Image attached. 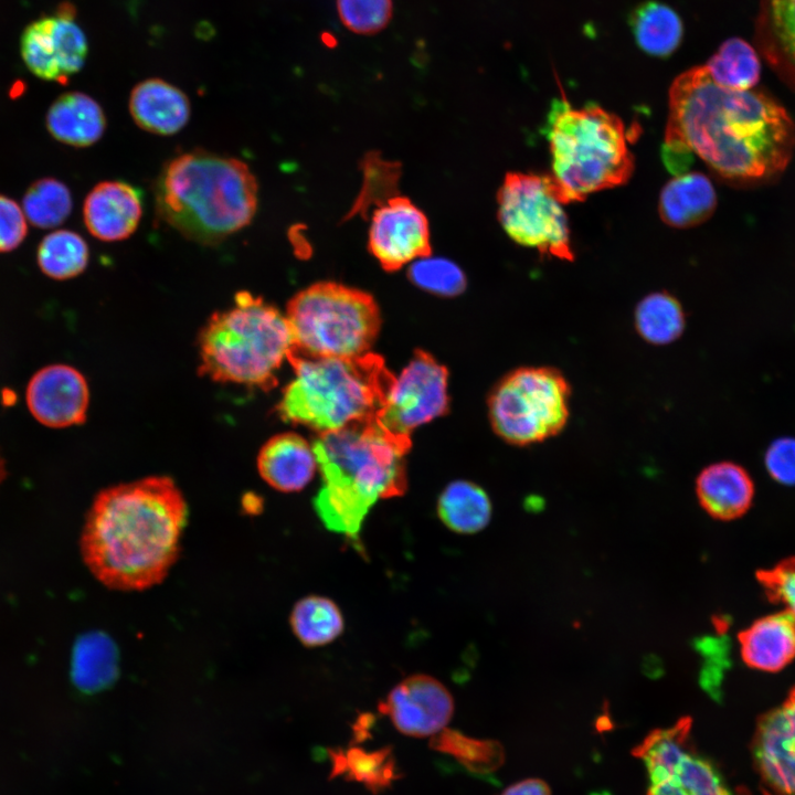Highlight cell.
I'll return each instance as SVG.
<instances>
[{"instance_id":"f35d334b","label":"cell","mask_w":795,"mask_h":795,"mask_svg":"<svg viewBox=\"0 0 795 795\" xmlns=\"http://www.w3.org/2000/svg\"><path fill=\"white\" fill-rule=\"evenodd\" d=\"M764 465L776 483L795 486V437L774 439L764 454Z\"/></svg>"},{"instance_id":"d6986e66","label":"cell","mask_w":795,"mask_h":795,"mask_svg":"<svg viewBox=\"0 0 795 795\" xmlns=\"http://www.w3.org/2000/svg\"><path fill=\"white\" fill-rule=\"evenodd\" d=\"M754 494V481L749 471L730 460L708 465L696 478L698 501L717 520L730 521L745 515Z\"/></svg>"},{"instance_id":"4316f807","label":"cell","mask_w":795,"mask_h":795,"mask_svg":"<svg viewBox=\"0 0 795 795\" xmlns=\"http://www.w3.org/2000/svg\"><path fill=\"white\" fill-rule=\"evenodd\" d=\"M491 501L487 492L468 480L448 484L437 500V515L452 531L473 534L485 529L491 518Z\"/></svg>"},{"instance_id":"52a82bcc","label":"cell","mask_w":795,"mask_h":795,"mask_svg":"<svg viewBox=\"0 0 795 795\" xmlns=\"http://www.w3.org/2000/svg\"><path fill=\"white\" fill-rule=\"evenodd\" d=\"M294 349L286 316L250 292L214 312L199 336V371L222 383L268 390Z\"/></svg>"},{"instance_id":"ab89813d","label":"cell","mask_w":795,"mask_h":795,"mask_svg":"<svg viewBox=\"0 0 795 795\" xmlns=\"http://www.w3.org/2000/svg\"><path fill=\"white\" fill-rule=\"evenodd\" d=\"M28 233L23 210L12 199L0 194V253L17 248Z\"/></svg>"},{"instance_id":"60d3db41","label":"cell","mask_w":795,"mask_h":795,"mask_svg":"<svg viewBox=\"0 0 795 795\" xmlns=\"http://www.w3.org/2000/svg\"><path fill=\"white\" fill-rule=\"evenodd\" d=\"M500 795H552V792L545 781L528 777L507 786Z\"/></svg>"},{"instance_id":"8992f818","label":"cell","mask_w":795,"mask_h":795,"mask_svg":"<svg viewBox=\"0 0 795 795\" xmlns=\"http://www.w3.org/2000/svg\"><path fill=\"white\" fill-rule=\"evenodd\" d=\"M544 132L550 177L563 204L623 186L634 172L623 120L598 105L575 108L565 97L553 99Z\"/></svg>"},{"instance_id":"83f0119b","label":"cell","mask_w":795,"mask_h":795,"mask_svg":"<svg viewBox=\"0 0 795 795\" xmlns=\"http://www.w3.org/2000/svg\"><path fill=\"white\" fill-rule=\"evenodd\" d=\"M629 25L637 45L657 57L671 55L680 45L683 25L677 12L665 3L646 1L636 7Z\"/></svg>"},{"instance_id":"277c9868","label":"cell","mask_w":795,"mask_h":795,"mask_svg":"<svg viewBox=\"0 0 795 795\" xmlns=\"http://www.w3.org/2000/svg\"><path fill=\"white\" fill-rule=\"evenodd\" d=\"M153 197L162 222L188 240L214 245L252 222L258 183L244 161L195 149L167 162Z\"/></svg>"},{"instance_id":"d4e9b609","label":"cell","mask_w":795,"mask_h":795,"mask_svg":"<svg viewBox=\"0 0 795 795\" xmlns=\"http://www.w3.org/2000/svg\"><path fill=\"white\" fill-rule=\"evenodd\" d=\"M45 123L53 138L73 147L94 145L106 128L100 105L81 92H67L57 97L46 113Z\"/></svg>"},{"instance_id":"7c38bea8","label":"cell","mask_w":795,"mask_h":795,"mask_svg":"<svg viewBox=\"0 0 795 795\" xmlns=\"http://www.w3.org/2000/svg\"><path fill=\"white\" fill-rule=\"evenodd\" d=\"M447 380L443 364L425 351H415L393 379L377 420L388 431L410 436L418 426L448 411Z\"/></svg>"},{"instance_id":"d6a6232c","label":"cell","mask_w":795,"mask_h":795,"mask_svg":"<svg viewBox=\"0 0 795 795\" xmlns=\"http://www.w3.org/2000/svg\"><path fill=\"white\" fill-rule=\"evenodd\" d=\"M22 203L26 220L39 229H52L62 224L73 206L71 191L54 178H42L33 182Z\"/></svg>"},{"instance_id":"9c48e42d","label":"cell","mask_w":795,"mask_h":795,"mask_svg":"<svg viewBox=\"0 0 795 795\" xmlns=\"http://www.w3.org/2000/svg\"><path fill=\"white\" fill-rule=\"evenodd\" d=\"M571 385L550 365L520 367L492 389L488 415L495 433L516 446L542 443L560 434L570 418Z\"/></svg>"},{"instance_id":"4fadbf2b","label":"cell","mask_w":795,"mask_h":795,"mask_svg":"<svg viewBox=\"0 0 795 795\" xmlns=\"http://www.w3.org/2000/svg\"><path fill=\"white\" fill-rule=\"evenodd\" d=\"M21 55L31 73L45 81L65 83L80 72L87 41L75 21V9L63 2L56 13L30 23L21 35Z\"/></svg>"},{"instance_id":"1f68e13d","label":"cell","mask_w":795,"mask_h":795,"mask_svg":"<svg viewBox=\"0 0 795 795\" xmlns=\"http://www.w3.org/2000/svg\"><path fill=\"white\" fill-rule=\"evenodd\" d=\"M89 250L76 232L57 230L43 237L36 251L40 269L57 280L73 278L87 267Z\"/></svg>"},{"instance_id":"d590c367","label":"cell","mask_w":795,"mask_h":795,"mask_svg":"<svg viewBox=\"0 0 795 795\" xmlns=\"http://www.w3.org/2000/svg\"><path fill=\"white\" fill-rule=\"evenodd\" d=\"M343 25L358 34L381 31L392 18V0H337Z\"/></svg>"},{"instance_id":"3957f363","label":"cell","mask_w":795,"mask_h":795,"mask_svg":"<svg viewBox=\"0 0 795 795\" xmlns=\"http://www.w3.org/2000/svg\"><path fill=\"white\" fill-rule=\"evenodd\" d=\"M410 436L384 428L377 417L318 434L312 443L322 487L314 507L326 528L357 539L371 508L406 489Z\"/></svg>"},{"instance_id":"603a6c76","label":"cell","mask_w":795,"mask_h":795,"mask_svg":"<svg viewBox=\"0 0 795 795\" xmlns=\"http://www.w3.org/2000/svg\"><path fill=\"white\" fill-rule=\"evenodd\" d=\"M717 206V193L710 179L701 172L675 176L661 189L658 212L669 226L687 229L707 221Z\"/></svg>"},{"instance_id":"e0dca14e","label":"cell","mask_w":795,"mask_h":795,"mask_svg":"<svg viewBox=\"0 0 795 795\" xmlns=\"http://www.w3.org/2000/svg\"><path fill=\"white\" fill-rule=\"evenodd\" d=\"M26 404L41 424L63 428L86 420L89 390L84 375L67 364L39 370L26 386Z\"/></svg>"},{"instance_id":"74e56055","label":"cell","mask_w":795,"mask_h":795,"mask_svg":"<svg viewBox=\"0 0 795 795\" xmlns=\"http://www.w3.org/2000/svg\"><path fill=\"white\" fill-rule=\"evenodd\" d=\"M343 762L348 763V770L356 778L365 782L368 785H386L391 777V765L389 764V752L380 751L363 753L361 750L352 749Z\"/></svg>"},{"instance_id":"2e32d148","label":"cell","mask_w":795,"mask_h":795,"mask_svg":"<svg viewBox=\"0 0 795 795\" xmlns=\"http://www.w3.org/2000/svg\"><path fill=\"white\" fill-rule=\"evenodd\" d=\"M751 750L763 795H795V689L761 717Z\"/></svg>"},{"instance_id":"5bb4252c","label":"cell","mask_w":795,"mask_h":795,"mask_svg":"<svg viewBox=\"0 0 795 795\" xmlns=\"http://www.w3.org/2000/svg\"><path fill=\"white\" fill-rule=\"evenodd\" d=\"M368 247L386 272L430 256L427 218L409 198L396 194L373 210Z\"/></svg>"},{"instance_id":"b9f144b4","label":"cell","mask_w":795,"mask_h":795,"mask_svg":"<svg viewBox=\"0 0 795 795\" xmlns=\"http://www.w3.org/2000/svg\"><path fill=\"white\" fill-rule=\"evenodd\" d=\"M6 476H7L6 464H4V459L0 452V484L3 481Z\"/></svg>"},{"instance_id":"ba28073f","label":"cell","mask_w":795,"mask_h":795,"mask_svg":"<svg viewBox=\"0 0 795 795\" xmlns=\"http://www.w3.org/2000/svg\"><path fill=\"white\" fill-rule=\"evenodd\" d=\"M285 316L294 339L292 353L309 358L369 353L381 325L370 294L336 282H318L298 292Z\"/></svg>"},{"instance_id":"7402d4cb","label":"cell","mask_w":795,"mask_h":795,"mask_svg":"<svg viewBox=\"0 0 795 795\" xmlns=\"http://www.w3.org/2000/svg\"><path fill=\"white\" fill-rule=\"evenodd\" d=\"M739 645L749 667L780 671L795 658V623L784 611L764 616L740 633Z\"/></svg>"},{"instance_id":"836d02e7","label":"cell","mask_w":795,"mask_h":795,"mask_svg":"<svg viewBox=\"0 0 795 795\" xmlns=\"http://www.w3.org/2000/svg\"><path fill=\"white\" fill-rule=\"evenodd\" d=\"M409 276L420 288L439 296H455L466 287L460 268L444 258H420L412 263Z\"/></svg>"},{"instance_id":"cb8c5ba5","label":"cell","mask_w":795,"mask_h":795,"mask_svg":"<svg viewBox=\"0 0 795 795\" xmlns=\"http://www.w3.org/2000/svg\"><path fill=\"white\" fill-rule=\"evenodd\" d=\"M756 42L772 68L795 87V0H761Z\"/></svg>"},{"instance_id":"5b68a950","label":"cell","mask_w":795,"mask_h":795,"mask_svg":"<svg viewBox=\"0 0 795 795\" xmlns=\"http://www.w3.org/2000/svg\"><path fill=\"white\" fill-rule=\"evenodd\" d=\"M294 369L276 411L282 420L319 434L374 418L393 374L375 353L353 358L288 357Z\"/></svg>"},{"instance_id":"9a60e30c","label":"cell","mask_w":795,"mask_h":795,"mask_svg":"<svg viewBox=\"0 0 795 795\" xmlns=\"http://www.w3.org/2000/svg\"><path fill=\"white\" fill-rule=\"evenodd\" d=\"M454 708L445 685L430 675L414 674L398 682L379 709L400 733L426 738L446 729Z\"/></svg>"},{"instance_id":"e575fe53","label":"cell","mask_w":795,"mask_h":795,"mask_svg":"<svg viewBox=\"0 0 795 795\" xmlns=\"http://www.w3.org/2000/svg\"><path fill=\"white\" fill-rule=\"evenodd\" d=\"M363 173L362 190L351 213L361 211L364 213L370 205L379 206L396 195L395 188L400 176L398 163L370 155L363 161Z\"/></svg>"},{"instance_id":"30bf717a","label":"cell","mask_w":795,"mask_h":795,"mask_svg":"<svg viewBox=\"0 0 795 795\" xmlns=\"http://www.w3.org/2000/svg\"><path fill=\"white\" fill-rule=\"evenodd\" d=\"M691 728V718L682 717L653 730L632 750L645 768L646 795H748L698 750Z\"/></svg>"},{"instance_id":"4dcf8cb0","label":"cell","mask_w":795,"mask_h":795,"mask_svg":"<svg viewBox=\"0 0 795 795\" xmlns=\"http://www.w3.org/2000/svg\"><path fill=\"white\" fill-rule=\"evenodd\" d=\"M720 86L748 91L759 82L761 64L755 50L744 40H727L704 65Z\"/></svg>"},{"instance_id":"f546056e","label":"cell","mask_w":795,"mask_h":795,"mask_svg":"<svg viewBox=\"0 0 795 795\" xmlns=\"http://www.w3.org/2000/svg\"><path fill=\"white\" fill-rule=\"evenodd\" d=\"M290 627L307 647H320L336 640L344 629V619L335 601L322 595L299 600L290 614Z\"/></svg>"},{"instance_id":"ac0fdd59","label":"cell","mask_w":795,"mask_h":795,"mask_svg":"<svg viewBox=\"0 0 795 795\" xmlns=\"http://www.w3.org/2000/svg\"><path fill=\"white\" fill-rule=\"evenodd\" d=\"M142 215L140 193L129 183L108 180L97 183L83 204L84 224L88 232L104 242L128 239Z\"/></svg>"},{"instance_id":"44dd1931","label":"cell","mask_w":795,"mask_h":795,"mask_svg":"<svg viewBox=\"0 0 795 795\" xmlns=\"http://www.w3.org/2000/svg\"><path fill=\"white\" fill-rule=\"evenodd\" d=\"M316 468L312 444L296 433H280L271 437L257 455V469L262 478L271 487L284 492L305 488Z\"/></svg>"},{"instance_id":"6da1fadb","label":"cell","mask_w":795,"mask_h":795,"mask_svg":"<svg viewBox=\"0 0 795 795\" xmlns=\"http://www.w3.org/2000/svg\"><path fill=\"white\" fill-rule=\"evenodd\" d=\"M795 150V124L763 92L718 85L706 66L681 73L669 89L662 162L675 176L697 155L722 180L738 186L770 182Z\"/></svg>"},{"instance_id":"8d00e7d4","label":"cell","mask_w":795,"mask_h":795,"mask_svg":"<svg viewBox=\"0 0 795 795\" xmlns=\"http://www.w3.org/2000/svg\"><path fill=\"white\" fill-rule=\"evenodd\" d=\"M759 580L771 601L781 605L795 623V558L761 572Z\"/></svg>"},{"instance_id":"f1b7e54d","label":"cell","mask_w":795,"mask_h":795,"mask_svg":"<svg viewBox=\"0 0 795 795\" xmlns=\"http://www.w3.org/2000/svg\"><path fill=\"white\" fill-rule=\"evenodd\" d=\"M634 326L638 336L647 343L666 346L683 333L686 314L674 295L668 292H654L636 305Z\"/></svg>"},{"instance_id":"ffe728a7","label":"cell","mask_w":795,"mask_h":795,"mask_svg":"<svg viewBox=\"0 0 795 795\" xmlns=\"http://www.w3.org/2000/svg\"><path fill=\"white\" fill-rule=\"evenodd\" d=\"M128 108L138 127L159 136L179 132L191 115L188 96L161 78L138 83L130 93Z\"/></svg>"},{"instance_id":"8fae6325","label":"cell","mask_w":795,"mask_h":795,"mask_svg":"<svg viewBox=\"0 0 795 795\" xmlns=\"http://www.w3.org/2000/svg\"><path fill=\"white\" fill-rule=\"evenodd\" d=\"M498 220L518 244L572 262L570 227L550 176L508 172L497 193Z\"/></svg>"},{"instance_id":"7a4b0ae2","label":"cell","mask_w":795,"mask_h":795,"mask_svg":"<svg viewBox=\"0 0 795 795\" xmlns=\"http://www.w3.org/2000/svg\"><path fill=\"white\" fill-rule=\"evenodd\" d=\"M186 500L169 477L152 476L102 490L81 536L91 572L109 589L138 591L163 580L176 562Z\"/></svg>"},{"instance_id":"484cf974","label":"cell","mask_w":795,"mask_h":795,"mask_svg":"<svg viewBox=\"0 0 795 795\" xmlns=\"http://www.w3.org/2000/svg\"><path fill=\"white\" fill-rule=\"evenodd\" d=\"M118 672V651L104 633L89 632L77 638L72 654L71 677L83 692L108 687Z\"/></svg>"}]
</instances>
